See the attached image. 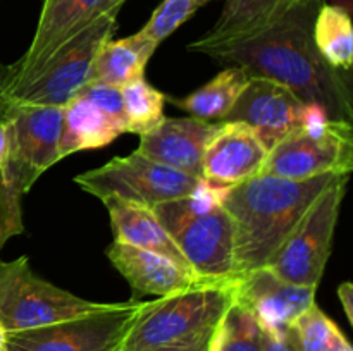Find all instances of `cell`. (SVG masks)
Instances as JSON below:
<instances>
[{
	"instance_id": "cell-4",
	"label": "cell",
	"mask_w": 353,
	"mask_h": 351,
	"mask_svg": "<svg viewBox=\"0 0 353 351\" xmlns=\"http://www.w3.org/2000/svg\"><path fill=\"white\" fill-rule=\"evenodd\" d=\"M117 14V9L109 10L83 28L71 40L59 47L30 78L12 88L2 89L0 103L65 105L90 81L93 61L100 47L116 33Z\"/></svg>"
},
{
	"instance_id": "cell-8",
	"label": "cell",
	"mask_w": 353,
	"mask_h": 351,
	"mask_svg": "<svg viewBox=\"0 0 353 351\" xmlns=\"http://www.w3.org/2000/svg\"><path fill=\"white\" fill-rule=\"evenodd\" d=\"M74 182L100 200L114 198L154 209L159 203L192 195L200 179L165 167L134 150L126 157H114L100 167L81 172Z\"/></svg>"
},
{
	"instance_id": "cell-9",
	"label": "cell",
	"mask_w": 353,
	"mask_h": 351,
	"mask_svg": "<svg viewBox=\"0 0 353 351\" xmlns=\"http://www.w3.org/2000/svg\"><path fill=\"white\" fill-rule=\"evenodd\" d=\"M353 129L350 120L330 119L314 127H300L268 151L261 174L292 181L327 174H350Z\"/></svg>"
},
{
	"instance_id": "cell-17",
	"label": "cell",
	"mask_w": 353,
	"mask_h": 351,
	"mask_svg": "<svg viewBox=\"0 0 353 351\" xmlns=\"http://www.w3.org/2000/svg\"><path fill=\"white\" fill-rule=\"evenodd\" d=\"M107 257L116 270L123 275L134 291V299L143 295L165 296L181 291L195 282L205 281L192 268L155 251L143 250L123 241H112L107 248Z\"/></svg>"
},
{
	"instance_id": "cell-13",
	"label": "cell",
	"mask_w": 353,
	"mask_h": 351,
	"mask_svg": "<svg viewBox=\"0 0 353 351\" xmlns=\"http://www.w3.org/2000/svg\"><path fill=\"white\" fill-rule=\"evenodd\" d=\"M199 277L234 275V227L223 205L196 213L168 231Z\"/></svg>"
},
{
	"instance_id": "cell-6",
	"label": "cell",
	"mask_w": 353,
	"mask_h": 351,
	"mask_svg": "<svg viewBox=\"0 0 353 351\" xmlns=\"http://www.w3.org/2000/svg\"><path fill=\"white\" fill-rule=\"evenodd\" d=\"M350 174H340L314 200L295 229L288 234L265 267L278 277L316 288L323 279L333 250L334 231Z\"/></svg>"
},
{
	"instance_id": "cell-28",
	"label": "cell",
	"mask_w": 353,
	"mask_h": 351,
	"mask_svg": "<svg viewBox=\"0 0 353 351\" xmlns=\"http://www.w3.org/2000/svg\"><path fill=\"white\" fill-rule=\"evenodd\" d=\"M21 198L23 195L0 172V251L10 237L24 231Z\"/></svg>"
},
{
	"instance_id": "cell-18",
	"label": "cell",
	"mask_w": 353,
	"mask_h": 351,
	"mask_svg": "<svg viewBox=\"0 0 353 351\" xmlns=\"http://www.w3.org/2000/svg\"><path fill=\"white\" fill-rule=\"evenodd\" d=\"M307 0H226L219 19L203 36L188 45L190 50H209L243 40Z\"/></svg>"
},
{
	"instance_id": "cell-24",
	"label": "cell",
	"mask_w": 353,
	"mask_h": 351,
	"mask_svg": "<svg viewBox=\"0 0 353 351\" xmlns=\"http://www.w3.org/2000/svg\"><path fill=\"white\" fill-rule=\"evenodd\" d=\"M209 351H264L262 327L254 313L234 299L214 330Z\"/></svg>"
},
{
	"instance_id": "cell-1",
	"label": "cell",
	"mask_w": 353,
	"mask_h": 351,
	"mask_svg": "<svg viewBox=\"0 0 353 351\" xmlns=\"http://www.w3.org/2000/svg\"><path fill=\"white\" fill-rule=\"evenodd\" d=\"M324 2L307 0L264 30L212 48L205 55L238 65L250 78L272 79L303 102L323 105L331 119L352 123L350 72L331 67L314 43V19Z\"/></svg>"
},
{
	"instance_id": "cell-12",
	"label": "cell",
	"mask_w": 353,
	"mask_h": 351,
	"mask_svg": "<svg viewBox=\"0 0 353 351\" xmlns=\"http://www.w3.org/2000/svg\"><path fill=\"white\" fill-rule=\"evenodd\" d=\"M305 102L286 86L265 78H250L226 120L243 123L257 134L265 150H272L303 124Z\"/></svg>"
},
{
	"instance_id": "cell-35",
	"label": "cell",
	"mask_w": 353,
	"mask_h": 351,
	"mask_svg": "<svg viewBox=\"0 0 353 351\" xmlns=\"http://www.w3.org/2000/svg\"><path fill=\"white\" fill-rule=\"evenodd\" d=\"M0 351H7V332L2 326H0Z\"/></svg>"
},
{
	"instance_id": "cell-23",
	"label": "cell",
	"mask_w": 353,
	"mask_h": 351,
	"mask_svg": "<svg viewBox=\"0 0 353 351\" xmlns=\"http://www.w3.org/2000/svg\"><path fill=\"white\" fill-rule=\"evenodd\" d=\"M314 43L324 61L336 71L350 72L353 64L352 17L345 7L326 3L314 19Z\"/></svg>"
},
{
	"instance_id": "cell-10",
	"label": "cell",
	"mask_w": 353,
	"mask_h": 351,
	"mask_svg": "<svg viewBox=\"0 0 353 351\" xmlns=\"http://www.w3.org/2000/svg\"><path fill=\"white\" fill-rule=\"evenodd\" d=\"M143 301H114L54 326L7 332V351H121Z\"/></svg>"
},
{
	"instance_id": "cell-27",
	"label": "cell",
	"mask_w": 353,
	"mask_h": 351,
	"mask_svg": "<svg viewBox=\"0 0 353 351\" xmlns=\"http://www.w3.org/2000/svg\"><path fill=\"white\" fill-rule=\"evenodd\" d=\"M292 327L295 330L302 351H326L334 332L340 329L317 306V303L310 305L302 315H299Z\"/></svg>"
},
{
	"instance_id": "cell-2",
	"label": "cell",
	"mask_w": 353,
	"mask_h": 351,
	"mask_svg": "<svg viewBox=\"0 0 353 351\" xmlns=\"http://www.w3.org/2000/svg\"><path fill=\"white\" fill-rule=\"evenodd\" d=\"M336 176L305 181L257 174L228 188L223 206L234 227V275L265 267L314 200Z\"/></svg>"
},
{
	"instance_id": "cell-30",
	"label": "cell",
	"mask_w": 353,
	"mask_h": 351,
	"mask_svg": "<svg viewBox=\"0 0 353 351\" xmlns=\"http://www.w3.org/2000/svg\"><path fill=\"white\" fill-rule=\"evenodd\" d=\"M262 346L264 351H302L293 327L283 330L262 329Z\"/></svg>"
},
{
	"instance_id": "cell-33",
	"label": "cell",
	"mask_w": 353,
	"mask_h": 351,
	"mask_svg": "<svg viewBox=\"0 0 353 351\" xmlns=\"http://www.w3.org/2000/svg\"><path fill=\"white\" fill-rule=\"evenodd\" d=\"M326 351H353V350H352L350 341L347 339V336L338 329L336 332H334L333 339H331L330 346H327Z\"/></svg>"
},
{
	"instance_id": "cell-21",
	"label": "cell",
	"mask_w": 353,
	"mask_h": 351,
	"mask_svg": "<svg viewBox=\"0 0 353 351\" xmlns=\"http://www.w3.org/2000/svg\"><path fill=\"white\" fill-rule=\"evenodd\" d=\"M157 45L138 31L121 40H107L93 61L90 81L112 85L117 88L143 78L145 67Z\"/></svg>"
},
{
	"instance_id": "cell-26",
	"label": "cell",
	"mask_w": 353,
	"mask_h": 351,
	"mask_svg": "<svg viewBox=\"0 0 353 351\" xmlns=\"http://www.w3.org/2000/svg\"><path fill=\"white\" fill-rule=\"evenodd\" d=\"M199 7L196 0H162L140 33L159 47L181 24H185Z\"/></svg>"
},
{
	"instance_id": "cell-15",
	"label": "cell",
	"mask_w": 353,
	"mask_h": 351,
	"mask_svg": "<svg viewBox=\"0 0 353 351\" xmlns=\"http://www.w3.org/2000/svg\"><path fill=\"white\" fill-rule=\"evenodd\" d=\"M268 150L243 123H221L202 160V179L219 188H233L261 174Z\"/></svg>"
},
{
	"instance_id": "cell-19",
	"label": "cell",
	"mask_w": 353,
	"mask_h": 351,
	"mask_svg": "<svg viewBox=\"0 0 353 351\" xmlns=\"http://www.w3.org/2000/svg\"><path fill=\"white\" fill-rule=\"evenodd\" d=\"M102 202L109 212L114 240L165 255L183 267L192 268L171 234L159 222L154 210L114 198H105Z\"/></svg>"
},
{
	"instance_id": "cell-20",
	"label": "cell",
	"mask_w": 353,
	"mask_h": 351,
	"mask_svg": "<svg viewBox=\"0 0 353 351\" xmlns=\"http://www.w3.org/2000/svg\"><path fill=\"white\" fill-rule=\"evenodd\" d=\"M124 131L107 114L81 96L62 105V129L59 141L61 158L85 150H99L112 143Z\"/></svg>"
},
{
	"instance_id": "cell-11",
	"label": "cell",
	"mask_w": 353,
	"mask_h": 351,
	"mask_svg": "<svg viewBox=\"0 0 353 351\" xmlns=\"http://www.w3.org/2000/svg\"><path fill=\"white\" fill-rule=\"evenodd\" d=\"M119 0H43L30 48L0 78V92L19 85L37 72L59 47L109 10H119Z\"/></svg>"
},
{
	"instance_id": "cell-3",
	"label": "cell",
	"mask_w": 353,
	"mask_h": 351,
	"mask_svg": "<svg viewBox=\"0 0 353 351\" xmlns=\"http://www.w3.org/2000/svg\"><path fill=\"white\" fill-rule=\"evenodd\" d=\"M234 292L236 277L205 279L143 301L121 351H152L209 336L234 301Z\"/></svg>"
},
{
	"instance_id": "cell-5",
	"label": "cell",
	"mask_w": 353,
	"mask_h": 351,
	"mask_svg": "<svg viewBox=\"0 0 353 351\" xmlns=\"http://www.w3.org/2000/svg\"><path fill=\"white\" fill-rule=\"evenodd\" d=\"M109 305L79 298L45 281L34 274L28 257L0 264V326L6 332L54 326Z\"/></svg>"
},
{
	"instance_id": "cell-7",
	"label": "cell",
	"mask_w": 353,
	"mask_h": 351,
	"mask_svg": "<svg viewBox=\"0 0 353 351\" xmlns=\"http://www.w3.org/2000/svg\"><path fill=\"white\" fill-rule=\"evenodd\" d=\"M0 117L7 131L2 176L24 195L47 169L62 160L59 153L62 107L2 102Z\"/></svg>"
},
{
	"instance_id": "cell-14",
	"label": "cell",
	"mask_w": 353,
	"mask_h": 351,
	"mask_svg": "<svg viewBox=\"0 0 353 351\" xmlns=\"http://www.w3.org/2000/svg\"><path fill=\"white\" fill-rule=\"evenodd\" d=\"M316 288L292 284L269 267L236 275L234 299L247 306L262 329L283 330L293 326L316 303Z\"/></svg>"
},
{
	"instance_id": "cell-36",
	"label": "cell",
	"mask_w": 353,
	"mask_h": 351,
	"mask_svg": "<svg viewBox=\"0 0 353 351\" xmlns=\"http://www.w3.org/2000/svg\"><path fill=\"white\" fill-rule=\"evenodd\" d=\"M209 2H210V0H196V3H199L200 7H202V6H205V3H209Z\"/></svg>"
},
{
	"instance_id": "cell-16",
	"label": "cell",
	"mask_w": 353,
	"mask_h": 351,
	"mask_svg": "<svg viewBox=\"0 0 353 351\" xmlns=\"http://www.w3.org/2000/svg\"><path fill=\"white\" fill-rule=\"evenodd\" d=\"M219 124L196 117H164L157 127L141 134L137 151L165 167L202 179L203 153Z\"/></svg>"
},
{
	"instance_id": "cell-37",
	"label": "cell",
	"mask_w": 353,
	"mask_h": 351,
	"mask_svg": "<svg viewBox=\"0 0 353 351\" xmlns=\"http://www.w3.org/2000/svg\"><path fill=\"white\" fill-rule=\"evenodd\" d=\"M119 2H121V3H124V2H126V0H119Z\"/></svg>"
},
{
	"instance_id": "cell-22",
	"label": "cell",
	"mask_w": 353,
	"mask_h": 351,
	"mask_svg": "<svg viewBox=\"0 0 353 351\" xmlns=\"http://www.w3.org/2000/svg\"><path fill=\"white\" fill-rule=\"evenodd\" d=\"M248 81L250 76L243 69L238 65H228L202 88L181 98L165 95V102H171L172 105L179 107L196 119L207 123H223L233 110Z\"/></svg>"
},
{
	"instance_id": "cell-25",
	"label": "cell",
	"mask_w": 353,
	"mask_h": 351,
	"mask_svg": "<svg viewBox=\"0 0 353 351\" xmlns=\"http://www.w3.org/2000/svg\"><path fill=\"white\" fill-rule=\"evenodd\" d=\"M126 116V133L145 134L157 127L164 119L165 93L145 81L137 79L121 88Z\"/></svg>"
},
{
	"instance_id": "cell-34",
	"label": "cell",
	"mask_w": 353,
	"mask_h": 351,
	"mask_svg": "<svg viewBox=\"0 0 353 351\" xmlns=\"http://www.w3.org/2000/svg\"><path fill=\"white\" fill-rule=\"evenodd\" d=\"M7 160V131L6 124H3L2 117H0V172H2L3 165Z\"/></svg>"
},
{
	"instance_id": "cell-32",
	"label": "cell",
	"mask_w": 353,
	"mask_h": 351,
	"mask_svg": "<svg viewBox=\"0 0 353 351\" xmlns=\"http://www.w3.org/2000/svg\"><path fill=\"white\" fill-rule=\"evenodd\" d=\"M338 298H340L341 305H343L345 315H347L348 322H353V288L350 282H343L338 288Z\"/></svg>"
},
{
	"instance_id": "cell-31",
	"label": "cell",
	"mask_w": 353,
	"mask_h": 351,
	"mask_svg": "<svg viewBox=\"0 0 353 351\" xmlns=\"http://www.w3.org/2000/svg\"><path fill=\"white\" fill-rule=\"evenodd\" d=\"M212 334H209V336L200 337V339H196V341H192V343L178 344V346L159 348V350H152V351H209L210 339H212Z\"/></svg>"
},
{
	"instance_id": "cell-29",
	"label": "cell",
	"mask_w": 353,
	"mask_h": 351,
	"mask_svg": "<svg viewBox=\"0 0 353 351\" xmlns=\"http://www.w3.org/2000/svg\"><path fill=\"white\" fill-rule=\"evenodd\" d=\"M76 95L88 100L92 105L102 110L103 114H107L126 133V116H124V102L121 88L112 85H103V83L88 81Z\"/></svg>"
}]
</instances>
